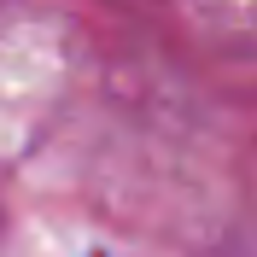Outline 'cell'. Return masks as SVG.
I'll list each match as a JSON object with an SVG mask.
<instances>
[]
</instances>
